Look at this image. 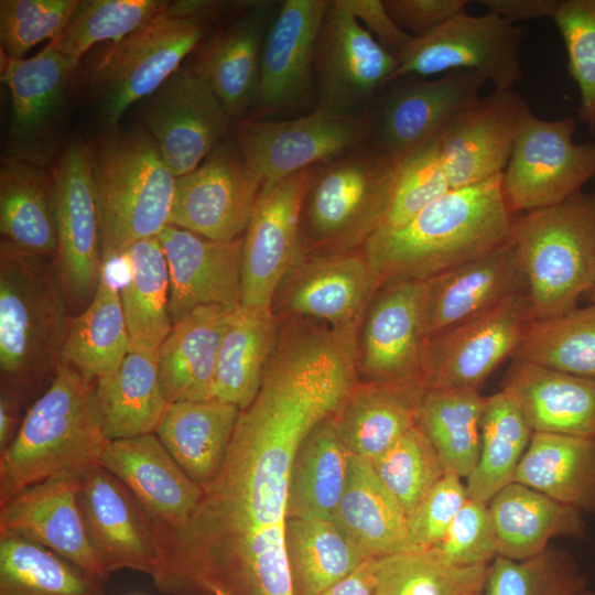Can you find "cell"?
<instances>
[{"label":"cell","mask_w":595,"mask_h":595,"mask_svg":"<svg viewBox=\"0 0 595 595\" xmlns=\"http://www.w3.org/2000/svg\"><path fill=\"white\" fill-rule=\"evenodd\" d=\"M357 327L286 322L253 400L240 410L215 496L244 523L285 520L290 474L309 433L334 416L357 386Z\"/></svg>","instance_id":"cell-1"},{"label":"cell","mask_w":595,"mask_h":595,"mask_svg":"<svg viewBox=\"0 0 595 595\" xmlns=\"http://www.w3.org/2000/svg\"><path fill=\"white\" fill-rule=\"evenodd\" d=\"M501 178L452 188L404 225L378 229L361 250L382 282L428 280L510 240Z\"/></svg>","instance_id":"cell-2"},{"label":"cell","mask_w":595,"mask_h":595,"mask_svg":"<svg viewBox=\"0 0 595 595\" xmlns=\"http://www.w3.org/2000/svg\"><path fill=\"white\" fill-rule=\"evenodd\" d=\"M71 306L54 260L0 244L1 388L22 400L61 368Z\"/></svg>","instance_id":"cell-3"},{"label":"cell","mask_w":595,"mask_h":595,"mask_svg":"<svg viewBox=\"0 0 595 595\" xmlns=\"http://www.w3.org/2000/svg\"><path fill=\"white\" fill-rule=\"evenodd\" d=\"M95 385L61 366L1 451L0 505L31 485L99 465L108 440L95 404Z\"/></svg>","instance_id":"cell-4"},{"label":"cell","mask_w":595,"mask_h":595,"mask_svg":"<svg viewBox=\"0 0 595 595\" xmlns=\"http://www.w3.org/2000/svg\"><path fill=\"white\" fill-rule=\"evenodd\" d=\"M398 164L368 140L312 166L300 223L304 257L361 249L385 221Z\"/></svg>","instance_id":"cell-5"},{"label":"cell","mask_w":595,"mask_h":595,"mask_svg":"<svg viewBox=\"0 0 595 595\" xmlns=\"http://www.w3.org/2000/svg\"><path fill=\"white\" fill-rule=\"evenodd\" d=\"M230 4L212 0H176L111 46L94 76L101 122L115 129L136 101L151 96L205 37Z\"/></svg>","instance_id":"cell-6"},{"label":"cell","mask_w":595,"mask_h":595,"mask_svg":"<svg viewBox=\"0 0 595 595\" xmlns=\"http://www.w3.org/2000/svg\"><path fill=\"white\" fill-rule=\"evenodd\" d=\"M511 240L529 283L536 321L577 307L595 271V192L516 217Z\"/></svg>","instance_id":"cell-7"},{"label":"cell","mask_w":595,"mask_h":595,"mask_svg":"<svg viewBox=\"0 0 595 595\" xmlns=\"http://www.w3.org/2000/svg\"><path fill=\"white\" fill-rule=\"evenodd\" d=\"M104 264L169 225L176 177L144 130L105 140L94 150Z\"/></svg>","instance_id":"cell-8"},{"label":"cell","mask_w":595,"mask_h":595,"mask_svg":"<svg viewBox=\"0 0 595 595\" xmlns=\"http://www.w3.org/2000/svg\"><path fill=\"white\" fill-rule=\"evenodd\" d=\"M370 110L338 113L316 107L288 120H235L231 139L260 185L333 159L371 138Z\"/></svg>","instance_id":"cell-9"},{"label":"cell","mask_w":595,"mask_h":595,"mask_svg":"<svg viewBox=\"0 0 595 595\" xmlns=\"http://www.w3.org/2000/svg\"><path fill=\"white\" fill-rule=\"evenodd\" d=\"M524 28L494 13L454 15L414 37L399 57L390 83L403 76L429 77L452 71L480 74L495 89H513L522 78ZM389 83V84H390Z\"/></svg>","instance_id":"cell-10"},{"label":"cell","mask_w":595,"mask_h":595,"mask_svg":"<svg viewBox=\"0 0 595 595\" xmlns=\"http://www.w3.org/2000/svg\"><path fill=\"white\" fill-rule=\"evenodd\" d=\"M576 119L524 117L510 160L502 172V190L510 209L532 212L567 199L595 177V141L574 142Z\"/></svg>","instance_id":"cell-11"},{"label":"cell","mask_w":595,"mask_h":595,"mask_svg":"<svg viewBox=\"0 0 595 595\" xmlns=\"http://www.w3.org/2000/svg\"><path fill=\"white\" fill-rule=\"evenodd\" d=\"M57 252L55 266L72 311L93 300L105 264L94 150L74 142L52 169Z\"/></svg>","instance_id":"cell-12"},{"label":"cell","mask_w":595,"mask_h":595,"mask_svg":"<svg viewBox=\"0 0 595 595\" xmlns=\"http://www.w3.org/2000/svg\"><path fill=\"white\" fill-rule=\"evenodd\" d=\"M398 65L343 0L329 1L314 57L316 107L346 115L369 110Z\"/></svg>","instance_id":"cell-13"},{"label":"cell","mask_w":595,"mask_h":595,"mask_svg":"<svg viewBox=\"0 0 595 595\" xmlns=\"http://www.w3.org/2000/svg\"><path fill=\"white\" fill-rule=\"evenodd\" d=\"M142 121L172 173L180 177L231 137L235 120L194 64L180 67L147 98Z\"/></svg>","instance_id":"cell-14"},{"label":"cell","mask_w":595,"mask_h":595,"mask_svg":"<svg viewBox=\"0 0 595 595\" xmlns=\"http://www.w3.org/2000/svg\"><path fill=\"white\" fill-rule=\"evenodd\" d=\"M487 80L472 71H452L435 79L403 76L386 86L370 108V140L399 163L439 138L474 100Z\"/></svg>","instance_id":"cell-15"},{"label":"cell","mask_w":595,"mask_h":595,"mask_svg":"<svg viewBox=\"0 0 595 595\" xmlns=\"http://www.w3.org/2000/svg\"><path fill=\"white\" fill-rule=\"evenodd\" d=\"M534 322L529 294H519L430 336L423 359L426 388L479 390Z\"/></svg>","instance_id":"cell-16"},{"label":"cell","mask_w":595,"mask_h":595,"mask_svg":"<svg viewBox=\"0 0 595 595\" xmlns=\"http://www.w3.org/2000/svg\"><path fill=\"white\" fill-rule=\"evenodd\" d=\"M311 171L260 187L242 236L241 306L272 307L283 279L304 258L300 223Z\"/></svg>","instance_id":"cell-17"},{"label":"cell","mask_w":595,"mask_h":595,"mask_svg":"<svg viewBox=\"0 0 595 595\" xmlns=\"http://www.w3.org/2000/svg\"><path fill=\"white\" fill-rule=\"evenodd\" d=\"M260 187L230 137L176 177L169 225L216 241L241 238Z\"/></svg>","instance_id":"cell-18"},{"label":"cell","mask_w":595,"mask_h":595,"mask_svg":"<svg viewBox=\"0 0 595 595\" xmlns=\"http://www.w3.org/2000/svg\"><path fill=\"white\" fill-rule=\"evenodd\" d=\"M426 290V280L393 279L374 296L357 355V369L371 382L424 383Z\"/></svg>","instance_id":"cell-19"},{"label":"cell","mask_w":595,"mask_h":595,"mask_svg":"<svg viewBox=\"0 0 595 595\" xmlns=\"http://www.w3.org/2000/svg\"><path fill=\"white\" fill-rule=\"evenodd\" d=\"M382 283L361 249L309 256L289 271L273 302L296 317L359 327Z\"/></svg>","instance_id":"cell-20"},{"label":"cell","mask_w":595,"mask_h":595,"mask_svg":"<svg viewBox=\"0 0 595 595\" xmlns=\"http://www.w3.org/2000/svg\"><path fill=\"white\" fill-rule=\"evenodd\" d=\"M99 465L137 498L153 523L156 543L186 524L203 487L178 466L155 433L108 440Z\"/></svg>","instance_id":"cell-21"},{"label":"cell","mask_w":595,"mask_h":595,"mask_svg":"<svg viewBox=\"0 0 595 595\" xmlns=\"http://www.w3.org/2000/svg\"><path fill=\"white\" fill-rule=\"evenodd\" d=\"M530 111L513 89H495L467 106L439 139L451 188L470 186L501 174Z\"/></svg>","instance_id":"cell-22"},{"label":"cell","mask_w":595,"mask_h":595,"mask_svg":"<svg viewBox=\"0 0 595 595\" xmlns=\"http://www.w3.org/2000/svg\"><path fill=\"white\" fill-rule=\"evenodd\" d=\"M90 547L108 575L127 569L153 575V523L132 493L100 465L88 469L77 495Z\"/></svg>","instance_id":"cell-23"},{"label":"cell","mask_w":595,"mask_h":595,"mask_svg":"<svg viewBox=\"0 0 595 595\" xmlns=\"http://www.w3.org/2000/svg\"><path fill=\"white\" fill-rule=\"evenodd\" d=\"M83 476L63 474L17 493L0 505V536L37 543L104 583L109 575L90 547L77 501Z\"/></svg>","instance_id":"cell-24"},{"label":"cell","mask_w":595,"mask_h":595,"mask_svg":"<svg viewBox=\"0 0 595 595\" xmlns=\"http://www.w3.org/2000/svg\"><path fill=\"white\" fill-rule=\"evenodd\" d=\"M329 0H284L268 29L255 106L260 113L305 106L314 96V57Z\"/></svg>","instance_id":"cell-25"},{"label":"cell","mask_w":595,"mask_h":595,"mask_svg":"<svg viewBox=\"0 0 595 595\" xmlns=\"http://www.w3.org/2000/svg\"><path fill=\"white\" fill-rule=\"evenodd\" d=\"M158 238L169 268L172 324L201 306H240L242 237L216 241L167 225Z\"/></svg>","instance_id":"cell-26"},{"label":"cell","mask_w":595,"mask_h":595,"mask_svg":"<svg viewBox=\"0 0 595 595\" xmlns=\"http://www.w3.org/2000/svg\"><path fill=\"white\" fill-rule=\"evenodd\" d=\"M426 281L428 337L511 296L529 294L527 274L511 238L495 249Z\"/></svg>","instance_id":"cell-27"},{"label":"cell","mask_w":595,"mask_h":595,"mask_svg":"<svg viewBox=\"0 0 595 595\" xmlns=\"http://www.w3.org/2000/svg\"><path fill=\"white\" fill-rule=\"evenodd\" d=\"M1 55V80L8 88L11 104L10 138L20 152L17 159L39 163L77 64L51 42L30 58Z\"/></svg>","instance_id":"cell-28"},{"label":"cell","mask_w":595,"mask_h":595,"mask_svg":"<svg viewBox=\"0 0 595 595\" xmlns=\"http://www.w3.org/2000/svg\"><path fill=\"white\" fill-rule=\"evenodd\" d=\"M280 2L248 1L239 14L204 44L195 65L234 120L255 106L261 53Z\"/></svg>","instance_id":"cell-29"},{"label":"cell","mask_w":595,"mask_h":595,"mask_svg":"<svg viewBox=\"0 0 595 595\" xmlns=\"http://www.w3.org/2000/svg\"><path fill=\"white\" fill-rule=\"evenodd\" d=\"M234 311L201 306L172 325L156 351L160 383L169 404L214 399L219 346Z\"/></svg>","instance_id":"cell-30"},{"label":"cell","mask_w":595,"mask_h":595,"mask_svg":"<svg viewBox=\"0 0 595 595\" xmlns=\"http://www.w3.org/2000/svg\"><path fill=\"white\" fill-rule=\"evenodd\" d=\"M501 389L517 400L533 431L595 437V378L512 361Z\"/></svg>","instance_id":"cell-31"},{"label":"cell","mask_w":595,"mask_h":595,"mask_svg":"<svg viewBox=\"0 0 595 595\" xmlns=\"http://www.w3.org/2000/svg\"><path fill=\"white\" fill-rule=\"evenodd\" d=\"M498 556L522 561L543 553L552 539H583L584 513L523 484L512 482L488 502Z\"/></svg>","instance_id":"cell-32"},{"label":"cell","mask_w":595,"mask_h":595,"mask_svg":"<svg viewBox=\"0 0 595 595\" xmlns=\"http://www.w3.org/2000/svg\"><path fill=\"white\" fill-rule=\"evenodd\" d=\"M426 387L421 382L356 386L335 415L350 454L370 463L419 423Z\"/></svg>","instance_id":"cell-33"},{"label":"cell","mask_w":595,"mask_h":595,"mask_svg":"<svg viewBox=\"0 0 595 595\" xmlns=\"http://www.w3.org/2000/svg\"><path fill=\"white\" fill-rule=\"evenodd\" d=\"M239 412L238 407L215 399L170 403L154 433L203 487L221 468Z\"/></svg>","instance_id":"cell-34"},{"label":"cell","mask_w":595,"mask_h":595,"mask_svg":"<svg viewBox=\"0 0 595 595\" xmlns=\"http://www.w3.org/2000/svg\"><path fill=\"white\" fill-rule=\"evenodd\" d=\"M0 231L2 239L18 249L55 260L57 232L52 172L17 158L2 163Z\"/></svg>","instance_id":"cell-35"},{"label":"cell","mask_w":595,"mask_h":595,"mask_svg":"<svg viewBox=\"0 0 595 595\" xmlns=\"http://www.w3.org/2000/svg\"><path fill=\"white\" fill-rule=\"evenodd\" d=\"M95 404L107 440L154 433L169 407L156 353L130 349L117 370L96 382Z\"/></svg>","instance_id":"cell-36"},{"label":"cell","mask_w":595,"mask_h":595,"mask_svg":"<svg viewBox=\"0 0 595 595\" xmlns=\"http://www.w3.org/2000/svg\"><path fill=\"white\" fill-rule=\"evenodd\" d=\"M332 520L369 558L408 551L404 511L371 463L353 454L345 489Z\"/></svg>","instance_id":"cell-37"},{"label":"cell","mask_w":595,"mask_h":595,"mask_svg":"<svg viewBox=\"0 0 595 595\" xmlns=\"http://www.w3.org/2000/svg\"><path fill=\"white\" fill-rule=\"evenodd\" d=\"M513 482L595 515V437L534 431Z\"/></svg>","instance_id":"cell-38"},{"label":"cell","mask_w":595,"mask_h":595,"mask_svg":"<svg viewBox=\"0 0 595 595\" xmlns=\"http://www.w3.org/2000/svg\"><path fill=\"white\" fill-rule=\"evenodd\" d=\"M107 269L90 303L72 316L61 356V366L93 383L117 370L130 350L120 290Z\"/></svg>","instance_id":"cell-39"},{"label":"cell","mask_w":595,"mask_h":595,"mask_svg":"<svg viewBox=\"0 0 595 595\" xmlns=\"http://www.w3.org/2000/svg\"><path fill=\"white\" fill-rule=\"evenodd\" d=\"M349 458L335 415L318 423L294 458L285 518L332 519L345 489Z\"/></svg>","instance_id":"cell-40"},{"label":"cell","mask_w":595,"mask_h":595,"mask_svg":"<svg viewBox=\"0 0 595 595\" xmlns=\"http://www.w3.org/2000/svg\"><path fill=\"white\" fill-rule=\"evenodd\" d=\"M279 335L272 307L239 306L219 346L214 399L245 409L256 397Z\"/></svg>","instance_id":"cell-41"},{"label":"cell","mask_w":595,"mask_h":595,"mask_svg":"<svg viewBox=\"0 0 595 595\" xmlns=\"http://www.w3.org/2000/svg\"><path fill=\"white\" fill-rule=\"evenodd\" d=\"M121 259L128 274L120 299L130 349L156 353L173 325L169 268L159 238L134 242Z\"/></svg>","instance_id":"cell-42"},{"label":"cell","mask_w":595,"mask_h":595,"mask_svg":"<svg viewBox=\"0 0 595 595\" xmlns=\"http://www.w3.org/2000/svg\"><path fill=\"white\" fill-rule=\"evenodd\" d=\"M284 543L294 595H322L374 559L332 519L285 518Z\"/></svg>","instance_id":"cell-43"},{"label":"cell","mask_w":595,"mask_h":595,"mask_svg":"<svg viewBox=\"0 0 595 595\" xmlns=\"http://www.w3.org/2000/svg\"><path fill=\"white\" fill-rule=\"evenodd\" d=\"M533 429L517 400L506 390L485 397L480 454L466 478L469 499L488 504L515 480Z\"/></svg>","instance_id":"cell-44"},{"label":"cell","mask_w":595,"mask_h":595,"mask_svg":"<svg viewBox=\"0 0 595 595\" xmlns=\"http://www.w3.org/2000/svg\"><path fill=\"white\" fill-rule=\"evenodd\" d=\"M485 397L476 389L426 388L419 424L446 473L467 478L480 454Z\"/></svg>","instance_id":"cell-45"},{"label":"cell","mask_w":595,"mask_h":595,"mask_svg":"<svg viewBox=\"0 0 595 595\" xmlns=\"http://www.w3.org/2000/svg\"><path fill=\"white\" fill-rule=\"evenodd\" d=\"M0 595H105L102 583L32 541L0 536Z\"/></svg>","instance_id":"cell-46"},{"label":"cell","mask_w":595,"mask_h":595,"mask_svg":"<svg viewBox=\"0 0 595 595\" xmlns=\"http://www.w3.org/2000/svg\"><path fill=\"white\" fill-rule=\"evenodd\" d=\"M489 565L456 566L430 551L374 560V595H487Z\"/></svg>","instance_id":"cell-47"},{"label":"cell","mask_w":595,"mask_h":595,"mask_svg":"<svg viewBox=\"0 0 595 595\" xmlns=\"http://www.w3.org/2000/svg\"><path fill=\"white\" fill-rule=\"evenodd\" d=\"M511 359L595 378V305L536 321Z\"/></svg>","instance_id":"cell-48"},{"label":"cell","mask_w":595,"mask_h":595,"mask_svg":"<svg viewBox=\"0 0 595 595\" xmlns=\"http://www.w3.org/2000/svg\"><path fill=\"white\" fill-rule=\"evenodd\" d=\"M167 1L160 0H89L79 1L72 19L51 42L62 54L78 64L96 43L112 40L113 44L130 35Z\"/></svg>","instance_id":"cell-49"},{"label":"cell","mask_w":595,"mask_h":595,"mask_svg":"<svg viewBox=\"0 0 595 595\" xmlns=\"http://www.w3.org/2000/svg\"><path fill=\"white\" fill-rule=\"evenodd\" d=\"M587 587L575 558L553 547L522 561L497 556L487 580V595H580Z\"/></svg>","instance_id":"cell-50"},{"label":"cell","mask_w":595,"mask_h":595,"mask_svg":"<svg viewBox=\"0 0 595 595\" xmlns=\"http://www.w3.org/2000/svg\"><path fill=\"white\" fill-rule=\"evenodd\" d=\"M371 465L407 517L446 474L419 423Z\"/></svg>","instance_id":"cell-51"},{"label":"cell","mask_w":595,"mask_h":595,"mask_svg":"<svg viewBox=\"0 0 595 595\" xmlns=\"http://www.w3.org/2000/svg\"><path fill=\"white\" fill-rule=\"evenodd\" d=\"M567 53V71L580 93L578 121L595 133V0H559L552 18Z\"/></svg>","instance_id":"cell-52"},{"label":"cell","mask_w":595,"mask_h":595,"mask_svg":"<svg viewBox=\"0 0 595 595\" xmlns=\"http://www.w3.org/2000/svg\"><path fill=\"white\" fill-rule=\"evenodd\" d=\"M439 139L440 137L399 162L390 205L380 228L404 225L452 190L442 164Z\"/></svg>","instance_id":"cell-53"},{"label":"cell","mask_w":595,"mask_h":595,"mask_svg":"<svg viewBox=\"0 0 595 595\" xmlns=\"http://www.w3.org/2000/svg\"><path fill=\"white\" fill-rule=\"evenodd\" d=\"M77 0H1V54L19 60L39 43L55 41L72 19Z\"/></svg>","instance_id":"cell-54"},{"label":"cell","mask_w":595,"mask_h":595,"mask_svg":"<svg viewBox=\"0 0 595 595\" xmlns=\"http://www.w3.org/2000/svg\"><path fill=\"white\" fill-rule=\"evenodd\" d=\"M429 551L456 566L490 565L498 551L488 504L468 498L444 538Z\"/></svg>","instance_id":"cell-55"},{"label":"cell","mask_w":595,"mask_h":595,"mask_svg":"<svg viewBox=\"0 0 595 595\" xmlns=\"http://www.w3.org/2000/svg\"><path fill=\"white\" fill-rule=\"evenodd\" d=\"M467 499L463 479L446 473L407 517L408 551L434 548Z\"/></svg>","instance_id":"cell-56"},{"label":"cell","mask_w":595,"mask_h":595,"mask_svg":"<svg viewBox=\"0 0 595 595\" xmlns=\"http://www.w3.org/2000/svg\"><path fill=\"white\" fill-rule=\"evenodd\" d=\"M394 23L420 37L456 14L466 11L467 0H383Z\"/></svg>","instance_id":"cell-57"},{"label":"cell","mask_w":595,"mask_h":595,"mask_svg":"<svg viewBox=\"0 0 595 595\" xmlns=\"http://www.w3.org/2000/svg\"><path fill=\"white\" fill-rule=\"evenodd\" d=\"M343 3L378 43L398 58L414 39L394 23L383 0H343Z\"/></svg>","instance_id":"cell-58"},{"label":"cell","mask_w":595,"mask_h":595,"mask_svg":"<svg viewBox=\"0 0 595 595\" xmlns=\"http://www.w3.org/2000/svg\"><path fill=\"white\" fill-rule=\"evenodd\" d=\"M487 12L516 23L519 20L552 19L559 0H478Z\"/></svg>","instance_id":"cell-59"},{"label":"cell","mask_w":595,"mask_h":595,"mask_svg":"<svg viewBox=\"0 0 595 595\" xmlns=\"http://www.w3.org/2000/svg\"><path fill=\"white\" fill-rule=\"evenodd\" d=\"M374 560L368 559L353 574L322 595H374Z\"/></svg>","instance_id":"cell-60"},{"label":"cell","mask_w":595,"mask_h":595,"mask_svg":"<svg viewBox=\"0 0 595 595\" xmlns=\"http://www.w3.org/2000/svg\"><path fill=\"white\" fill-rule=\"evenodd\" d=\"M22 399L1 388L0 394V448L4 450L17 433Z\"/></svg>","instance_id":"cell-61"},{"label":"cell","mask_w":595,"mask_h":595,"mask_svg":"<svg viewBox=\"0 0 595 595\" xmlns=\"http://www.w3.org/2000/svg\"><path fill=\"white\" fill-rule=\"evenodd\" d=\"M583 298L589 304L595 305V271H594V277H593L592 283H591L588 290L586 291V293H585V295Z\"/></svg>","instance_id":"cell-62"},{"label":"cell","mask_w":595,"mask_h":595,"mask_svg":"<svg viewBox=\"0 0 595 595\" xmlns=\"http://www.w3.org/2000/svg\"><path fill=\"white\" fill-rule=\"evenodd\" d=\"M580 595H595V591L589 589L588 587L583 591Z\"/></svg>","instance_id":"cell-63"},{"label":"cell","mask_w":595,"mask_h":595,"mask_svg":"<svg viewBox=\"0 0 595 595\" xmlns=\"http://www.w3.org/2000/svg\"><path fill=\"white\" fill-rule=\"evenodd\" d=\"M213 595H227L226 593L221 592V591H218V589H215L213 592Z\"/></svg>","instance_id":"cell-64"}]
</instances>
